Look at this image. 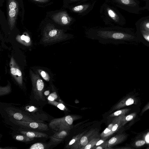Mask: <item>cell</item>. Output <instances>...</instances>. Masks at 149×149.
I'll return each instance as SVG.
<instances>
[{
  "label": "cell",
  "mask_w": 149,
  "mask_h": 149,
  "mask_svg": "<svg viewBox=\"0 0 149 149\" xmlns=\"http://www.w3.org/2000/svg\"><path fill=\"white\" fill-rule=\"evenodd\" d=\"M84 132L81 133H79L78 134L74 136L71 140L68 143L66 146V148L69 149L70 147L72 145L77 142L79 139L84 134Z\"/></svg>",
  "instance_id": "cell-17"
},
{
  "label": "cell",
  "mask_w": 149,
  "mask_h": 149,
  "mask_svg": "<svg viewBox=\"0 0 149 149\" xmlns=\"http://www.w3.org/2000/svg\"><path fill=\"white\" fill-rule=\"evenodd\" d=\"M130 110V109H125L118 110L110 115L109 117H114L121 115H125Z\"/></svg>",
  "instance_id": "cell-16"
},
{
  "label": "cell",
  "mask_w": 149,
  "mask_h": 149,
  "mask_svg": "<svg viewBox=\"0 0 149 149\" xmlns=\"http://www.w3.org/2000/svg\"><path fill=\"white\" fill-rule=\"evenodd\" d=\"M57 106L58 108L61 110H64L65 108L64 105L62 103L58 104Z\"/></svg>",
  "instance_id": "cell-34"
},
{
  "label": "cell",
  "mask_w": 149,
  "mask_h": 149,
  "mask_svg": "<svg viewBox=\"0 0 149 149\" xmlns=\"http://www.w3.org/2000/svg\"><path fill=\"white\" fill-rule=\"evenodd\" d=\"M41 74L42 77L45 80L47 81H49V77H48V76H47V74L44 71H41Z\"/></svg>",
  "instance_id": "cell-29"
},
{
  "label": "cell",
  "mask_w": 149,
  "mask_h": 149,
  "mask_svg": "<svg viewBox=\"0 0 149 149\" xmlns=\"http://www.w3.org/2000/svg\"><path fill=\"white\" fill-rule=\"evenodd\" d=\"M100 14L104 24L109 26H123L126 23V20L116 7L105 1L101 6Z\"/></svg>",
  "instance_id": "cell-2"
},
{
  "label": "cell",
  "mask_w": 149,
  "mask_h": 149,
  "mask_svg": "<svg viewBox=\"0 0 149 149\" xmlns=\"http://www.w3.org/2000/svg\"><path fill=\"white\" fill-rule=\"evenodd\" d=\"M57 33V31L56 29L50 31L49 33V35L50 37H54L56 36Z\"/></svg>",
  "instance_id": "cell-30"
},
{
  "label": "cell",
  "mask_w": 149,
  "mask_h": 149,
  "mask_svg": "<svg viewBox=\"0 0 149 149\" xmlns=\"http://www.w3.org/2000/svg\"><path fill=\"white\" fill-rule=\"evenodd\" d=\"M20 132L23 135L32 138L45 137L48 136L45 133L36 131H22Z\"/></svg>",
  "instance_id": "cell-14"
},
{
  "label": "cell",
  "mask_w": 149,
  "mask_h": 149,
  "mask_svg": "<svg viewBox=\"0 0 149 149\" xmlns=\"http://www.w3.org/2000/svg\"><path fill=\"white\" fill-rule=\"evenodd\" d=\"M68 130H62L57 132L51 137L52 140L54 142H59L61 140V139L64 138L68 134Z\"/></svg>",
  "instance_id": "cell-15"
},
{
  "label": "cell",
  "mask_w": 149,
  "mask_h": 149,
  "mask_svg": "<svg viewBox=\"0 0 149 149\" xmlns=\"http://www.w3.org/2000/svg\"><path fill=\"white\" fill-rule=\"evenodd\" d=\"M75 118L74 116H67L62 118H55L52 120L49 127L53 130L58 132L62 130H70Z\"/></svg>",
  "instance_id": "cell-4"
},
{
  "label": "cell",
  "mask_w": 149,
  "mask_h": 149,
  "mask_svg": "<svg viewBox=\"0 0 149 149\" xmlns=\"http://www.w3.org/2000/svg\"><path fill=\"white\" fill-rule=\"evenodd\" d=\"M85 33L88 38L103 44L137 45L140 42L134 29L119 26L90 28L86 30Z\"/></svg>",
  "instance_id": "cell-1"
},
{
  "label": "cell",
  "mask_w": 149,
  "mask_h": 149,
  "mask_svg": "<svg viewBox=\"0 0 149 149\" xmlns=\"http://www.w3.org/2000/svg\"><path fill=\"white\" fill-rule=\"evenodd\" d=\"M16 139L22 141H29L33 140V138L29 137L25 135H18L15 137Z\"/></svg>",
  "instance_id": "cell-19"
},
{
  "label": "cell",
  "mask_w": 149,
  "mask_h": 149,
  "mask_svg": "<svg viewBox=\"0 0 149 149\" xmlns=\"http://www.w3.org/2000/svg\"><path fill=\"white\" fill-rule=\"evenodd\" d=\"M127 136L125 134H120L116 135L108 140H107V147L109 149L124 141L127 138Z\"/></svg>",
  "instance_id": "cell-9"
},
{
  "label": "cell",
  "mask_w": 149,
  "mask_h": 149,
  "mask_svg": "<svg viewBox=\"0 0 149 149\" xmlns=\"http://www.w3.org/2000/svg\"><path fill=\"white\" fill-rule=\"evenodd\" d=\"M149 109V103L146 105L142 110L141 113H143L146 110Z\"/></svg>",
  "instance_id": "cell-35"
},
{
  "label": "cell",
  "mask_w": 149,
  "mask_h": 149,
  "mask_svg": "<svg viewBox=\"0 0 149 149\" xmlns=\"http://www.w3.org/2000/svg\"><path fill=\"white\" fill-rule=\"evenodd\" d=\"M35 108L34 107L31 106L28 109V110L30 111H32L34 110Z\"/></svg>",
  "instance_id": "cell-36"
},
{
  "label": "cell",
  "mask_w": 149,
  "mask_h": 149,
  "mask_svg": "<svg viewBox=\"0 0 149 149\" xmlns=\"http://www.w3.org/2000/svg\"><path fill=\"white\" fill-rule=\"evenodd\" d=\"M58 96L56 93L54 92L51 94L48 97V100L50 101H54L57 99Z\"/></svg>",
  "instance_id": "cell-26"
},
{
  "label": "cell",
  "mask_w": 149,
  "mask_h": 149,
  "mask_svg": "<svg viewBox=\"0 0 149 149\" xmlns=\"http://www.w3.org/2000/svg\"><path fill=\"white\" fill-rule=\"evenodd\" d=\"M145 142L144 140H139L136 141L135 145L136 146L139 147L142 146L145 144Z\"/></svg>",
  "instance_id": "cell-27"
},
{
  "label": "cell",
  "mask_w": 149,
  "mask_h": 149,
  "mask_svg": "<svg viewBox=\"0 0 149 149\" xmlns=\"http://www.w3.org/2000/svg\"><path fill=\"white\" fill-rule=\"evenodd\" d=\"M45 148L43 145L40 143H37L33 144L29 148L30 149H44Z\"/></svg>",
  "instance_id": "cell-21"
},
{
  "label": "cell",
  "mask_w": 149,
  "mask_h": 149,
  "mask_svg": "<svg viewBox=\"0 0 149 149\" xmlns=\"http://www.w3.org/2000/svg\"><path fill=\"white\" fill-rule=\"evenodd\" d=\"M93 0H68V3L70 5L85 2Z\"/></svg>",
  "instance_id": "cell-24"
},
{
  "label": "cell",
  "mask_w": 149,
  "mask_h": 149,
  "mask_svg": "<svg viewBox=\"0 0 149 149\" xmlns=\"http://www.w3.org/2000/svg\"><path fill=\"white\" fill-rule=\"evenodd\" d=\"M33 83L34 90L40 97L42 98V92L44 86V83L42 80L40 79H38Z\"/></svg>",
  "instance_id": "cell-13"
},
{
  "label": "cell",
  "mask_w": 149,
  "mask_h": 149,
  "mask_svg": "<svg viewBox=\"0 0 149 149\" xmlns=\"http://www.w3.org/2000/svg\"><path fill=\"white\" fill-rule=\"evenodd\" d=\"M135 24L136 30L149 31V15L141 17Z\"/></svg>",
  "instance_id": "cell-10"
},
{
  "label": "cell",
  "mask_w": 149,
  "mask_h": 149,
  "mask_svg": "<svg viewBox=\"0 0 149 149\" xmlns=\"http://www.w3.org/2000/svg\"><path fill=\"white\" fill-rule=\"evenodd\" d=\"M97 132L95 129H92L84 134L70 148V149H82L92 139L97 136Z\"/></svg>",
  "instance_id": "cell-7"
},
{
  "label": "cell",
  "mask_w": 149,
  "mask_h": 149,
  "mask_svg": "<svg viewBox=\"0 0 149 149\" xmlns=\"http://www.w3.org/2000/svg\"><path fill=\"white\" fill-rule=\"evenodd\" d=\"M13 117L14 118L17 120H23V121H27V120L25 118H24V116L21 113H16L13 114Z\"/></svg>",
  "instance_id": "cell-23"
},
{
  "label": "cell",
  "mask_w": 149,
  "mask_h": 149,
  "mask_svg": "<svg viewBox=\"0 0 149 149\" xmlns=\"http://www.w3.org/2000/svg\"><path fill=\"white\" fill-rule=\"evenodd\" d=\"M116 7L133 14H139L143 11L139 0H104Z\"/></svg>",
  "instance_id": "cell-3"
},
{
  "label": "cell",
  "mask_w": 149,
  "mask_h": 149,
  "mask_svg": "<svg viewBox=\"0 0 149 149\" xmlns=\"http://www.w3.org/2000/svg\"><path fill=\"white\" fill-rule=\"evenodd\" d=\"M11 73L13 75H17L18 76H22V73L18 69L14 68H11L10 69Z\"/></svg>",
  "instance_id": "cell-22"
},
{
  "label": "cell",
  "mask_w": 149,
  "mask_h": 149,
  "mask_svg": "<svg viewBox=\"0 0 149 149\" xmlns=\"http://www.w3.org/2000/svg\"><path fill=\"white\" fill-rule=\"evenodd\" d=\"M96 1V0H93L70 5L69 6V9L72 13L83 16L92 10Z\"/></svg>",
  "instance_id": "cell-6"
},
{
  "label": "cell",
  "mask_w": 149,
  "mask_h": 149,
  "mask_svg": "<svg viewBox=\"0 0 149 149\" xmlns=\"http://www.w3.org/2000/svg\"><path fill=\"white\" fill-rule=\"evenodd\" d=\"M136 32L139 42L149 47V31L136 30Z\"/></svg>",
  "instance_id": "cell-11"
},
{
  "label": "cell",
  "mask_w": 149,
  "mask_h": 149,
  "mask_svg": "<svg viewBox=\"0 0 149 149\" xmlns=\"http://www.w3.org/2000/svg\"><path fill=\"white\" fill-rule=\"evenodd\" d=\"M36 0L38 1V0Z\"/></svg>",
  "instance_id": "cell-39"
},
{
  "label": "cell",
  "mask_w": 149,
  "mask_h": 149,
  "mask_svg": "<svg viewBox=\"0 0 149 149\" xmlns=\"http://www.w3.org/2000/svg\"><path fill=\"white\" fill-rule=\"evenodd\" d=\"M21 39L22 40H24L27 43L29 42L30 40L29 37L25 36L24 35H22L21 36Z\"/></svg>",
  "instance_id": "cell-28"
},
{
  "label": "cell",
  "mask_w": 149,
  "mask_h": 149,
  "mask_svg": "<svg viewBox=\"0 0 149 149\" xmlns=\"http://www.w3.org/2000/svg\"><path fill=\"white\" fill-rule=\"evenodd\" d=\"M141 0V1H145V2L148 1V0Z\"/></svg>",
  "instance_id": "cell-38"
},
{
  "label": "cell",
  "mask_w": 149,
  "mask_h": 149,
  "mask_svg": "<svg viewBox=\"0 0 149 149\" xmlns=\"http://www.w3.org/2000/svg\"><path fill=\"white\" fill-rule=\"evenodd\" d=\"M125 115L114 117L111 123L100 135L101 139L107 140L123 126V119Z\"/></svg>",
  "instance_id": "cell-5"
},
{
  "label": "cell",
  "mask_w": 149,
  "mask_h": 149,
  "mask_svg": "<svg viewBox=\"0 0 149 149\" xmlns=\"http://www.w3.org/2000/svg\"><path fill=\"white\" fill-rule=\"evenodd\" d=\"M100 139V137L99 136L95 137L91 140L82 149H92Z\"/></svg>",
  "instance_id": "cell-18"
},
{
  "label": "cell",
  "mask_w": 149,
  "mask_h": 149,
  "mask_svg": "<svg viewBox=\"0 0 149 149\" xmlns=\"http://www.w3.org/2000/svg\"><path fill=\"white\" fill-rule=\"evenodd\" d=\"M93 149H109L107 147V140L103 143L101 145L93 147L92 148Z\"/></svg>",
  "instance_id": "cell-25"
},
{
  "label": "cell",
  "mask_w": 149,
  "mask_h": 149,
  "mask_svg": "<svg viewBox=\"0 0 149 149\" xmlns=\"http://www.w3.org/2000/svg\"><path fill=\"white\" fill-rule=\"evenodd\" d=\"M49 93V91H46L44 92V94L45 95H48Z\"/></svg>",
  "instance_id": "cell-37"
},
{
  "label": "cell",
  "mask_w": 149,
  "mask_h": 149,
  "mask_svg": "<svg viewBox=\"0 0 149 149\" xmlns=\"http://www.w3.org/2000/svg\"><path fill=\"white\" fill-rule=\"evenodd\" d=\"M16 6V3L14 2H12L9 5V8L10 10H14Z\"/></svg>",
  "instance_id": "cell-32"
},
{
  "label": "cell",
  "mask_w": 149,
  "mask_h": 149,
  "mask_svg": "<svg viewBox=\"0 0 149 149\" xmlns=\"http://www.w3.org/2000/svg\"><path fill=\"white\" fill-rule=\"evenodd\" d=\"M107 140L104 139H100L96 143L95 145L93 147H95L96 146H98L100 145H101V144L103 143L105 141H106Z\"/></svg>",
  "instance_id": "cell-31"
},
{
  "label": "cell",
  "mask_w": 149,
  "mask_h": 149,
  "mask_svg": "<svg viewBox=\"0 0 149 149\" xmlns=\"http://www.w3.org/2000/svg\"><path fill=\"white\" fill-rule=\"evenodd\" d=\"M135 103L134 99L132 97L126 98L114 106L112 111L118 109L125 106L131 105Z\"/></svg>",
  "instance_id": "cell-12"
},
{
  "label": "cell",
  "mask_w": 149,
  "mask_h": 149,
  "mask_svg": "<svg viewBox=\"0 0 149 149\" xmlns=\"http://www.w3.org/2000/svg\"><path fill=\"white\" fill-rule=\"evenodd\" d=\"M16 11L15 9L10 10L9 12V15L10 17H14L15 15Z\"/></svg>",
  "instance_id": "cell-33"
},
{
  "label": "cell",
  "mask_w": 149,
  "mask_h": 149,
  "mask_svg": "<svg viewBox=\"0 0 149 149\" xmlns=\"http://www.w3.org/2000/svg\"><path fill=\"white\" fill-rule=\"evenodd\" d=\"M136 113H133L127 116H125L123 119V126L126 124L128 122L134 119L136 117Z\"/></svg>",
  "instance_id": "cell-20"
},
{
  "label": "cell",
  "mask_w": 149,
  "mask_h": 149,
  "mask_svg": "<svg viewBox=\"0 0 149 149\" xmlns=\"http://www.w3.org/2000/svg\"><path fill=\"white\" fill-rule=\"evenodd\" d=\"M17 124L19 125L28 128L41 131H46L48 129L47 125L44 123L36 122L25 121L19 120H15Z\"/></svg>",
  "instance_id": "cell-8"
}]
</instances>
